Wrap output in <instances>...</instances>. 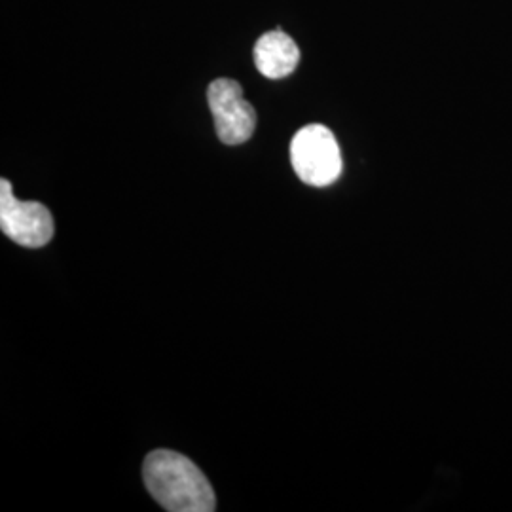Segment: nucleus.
<instances>
[{
    "label": "nucleus",
    "mask_w": 512,
    "mask_h": 512,
    "mask_svg": "<svg viewBox=\"0 0 512 512\" xmlns=\"http://www.w3.org/2000/svg\"><path fill=\"white\" fill-rule=\"evenodd\" d=\"M150 495L171 512H213L217 497L200 467L179 452L156 450L143 463Z\"/></svg>",
    "instance_id": "1"
},
{
    "label": "nucleus",
    "mask_w": 512,
    "mask_h": 512,
    "mask_svg": "<svg viewBox=\"0 0 512 512\" xmlns=\"http://www.w3.org/2000/svg\"><path fill=\"white\" fill-rule=\"evenodd\" d=\"M291 162L302 183L329 186L342 175V152L329 128L310 124L300 129L291 143Z\"/></svg>",
    "instance_id": "2"
},
{
    "label": "nucleus",
    "mask_w": 512,
    "mask_h": 512,
    "mask_svg": "<svg viewBox=\"0 0 512 512\" xmlns=\"http://www.w3.org/2000/svg\"><path fill=\"white\" fill-rule=\"evenodd\" d=\"M0 228L4 236L23 247H44L54 238V217L50 209L40 202H21L12 184L0 181Z\"/></svg>",
    "instance_id": "3"
},
{
    "label": "nucleus",
    "mask_w": 512,
    "mask_h": 512,
    "mask_svg": "<svg viewBox=\"0 0 512 512\" xmlns=\"http://www.w3.org/2000/svg\"><path fill=\"white\" fill-rule=\"evenodd\" d=\"M209 109L215 120V129L224 145L236 147L253 137L256 128V112L245 101L243 90L236 80L217 78L207 90Z\"/></svg>",
    "instance_id": "4"
},
{
    "label": "nucleus",
    "mask_w": 512,
    "mask_h": 512,
    "mask_svg": "<svg viewBox=\"0 0 512 512\" xmlns=\"http://www.w3.org/2000/svg\"><path fill=\"white\" fill-rule=\"evenodd\" d=\"M298 61L300 50L296 42L281 29L262 35L255 44L256 69L270 80H279L294 73Z\"/></svg>",
    "instance_id": "5"
}]
</instances>
